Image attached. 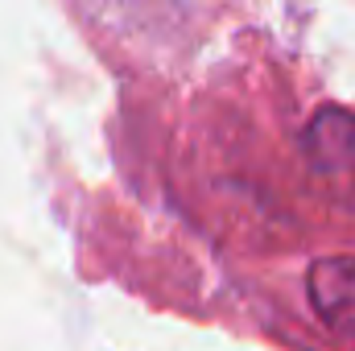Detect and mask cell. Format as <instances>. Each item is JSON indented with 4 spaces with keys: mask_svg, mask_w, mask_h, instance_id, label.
Masks as SVG:
<instances>
[{
    "mask_svg": "<svg viewBox=\"0 0 355 351\" xmlns=\"http://www.w3.org/2000/svg\"><path fill=\"white\" fill-rule=\"evenodd\" d=\"M306 157L343 198L355 203V112L347 108H318L306 124Z\"/></svg>",
    "mask_w": 355,
    "mask_h": 351,
    "instance_id": "6da1fadb",
    "label": "cell"
},
{
    "mask_svg": "<svg viewBox=\"0 0 355 351\" xmlns=\"http://www.w3.org/2000/svg\"><path fill=\"white\" fill-rule=\"evenodd\" d=\"M306 298L318 323L355 348V252L318 257L306 273Z\"/></svg>",
    "mask_w": 355,
    "mask_h": 351,
    "instance_id": "7a4b0ae2",
    "label": "cell"
}]
</instances>
